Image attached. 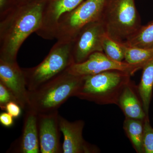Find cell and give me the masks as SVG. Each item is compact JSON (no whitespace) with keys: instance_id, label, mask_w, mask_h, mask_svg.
I'll return each mask as SVG.
<instances>
[{"instance_id":"obj_1","label":"cell","mask_w":153,"mask_h":153,"mask_svg":"<svg viewBox=\"0 0 153 153\" xmlns=\"http://www.w3.org/2000/svg\"><path fill=\"white\" fill-rule=\"evenodd\" d=\"M45 0L17 5L0 17V59L17 62L20 47L41 27Z\"/></svg>"},{"instance_id":"obj_2","label":"cell","mask_w":153,"mask_h":153,"mask_svg":"<svg viewBox=\"0 0 153 153\" xmlns=\"http://www.w3.org/2000/svg\"><path fill=\"white\" fill-rule=\"evenodd\" d=\"M83 77L70 74L66 70L36 89L29 91L27 110L37 114L57 111L68 99L75 96Z\"/></svg>"},{"instance_id":"obj_3","label":"cell","mask_w":153,"mask_h":153,"mask_svg":"<svg viewBox=\"0 0 153 153\" xmlns=\"http://www.w3.org/2000/svg\"><path fill=\"white\" fill-rule=\"evenodd\" d=\"M100 21L106 35L121 44L130 40L142 26L135 0H105Z\"/></svg>"},{"instance_id":"obj_4","label":"cell","mask_w":153,"mask_h":153,"mask_svg":"<svg viewBox=\"0 0 153 153\" xmlns=\"http://www.w3.org/2000/svg\"><path fill=\"white\" fill-rule=\"evenodd\" d=\"M128 72L110 70L83 76L75 96L97 104H117L124 87L131 81Z\"/></svg>"},{"instance_id":"obj_5","label":"cell","mask_w":153,"mask_h":153,"mask_svg":"<svg viewBox=\"0 0 153 153\" xmlns=\"http://www.w3.org/2000/svg\"><path fill=\"white\" fill-rule=\"evenodd\" d=\"M74 63L71 42L57 41L47 56L38 65L23 68L29 91L66 71Z\"/></svg>"},{"instance_id":"obj_6","label":"cell","mask_w":153,"mask_h":153,"mask_svg":"<svg viewBox=\"0 0 153 153\" xmlns=\"http://www.w3.org/2000/svg\"><path fill=\"white\" fill-rule=\"evenodd\" d=\"M105 0H85L74 10L60 17L54 31L57 41L71 42L89 23L100 21Z\"/></svg>"},{"instance_id":"obj_7","label":"cell","mask_w":153,"mask_h":153,"mask_svg":"<svg viewBox=\"0 0 153 153\" xmlns=\"http://www.w3.org/2000/svg\"><path fill=\"white\" fill-rule=\"evenodd\" d=\"M105 34L104 26L100 20L83 27L71 41L74 63L84 62L94 52H103L102 39Z\"/></svg>"},{"instance_id":"obj_8","label":"cell","mask_w":153,"mask_h":153,"mask_svg":"<svg viewBox=\"0 0 153 153\" xmlns=\"http://www.w3.org/2000/svg\"><path fill=\"white\" fill-rule=\"evenodd\" d=\"M142 67L124 62H117L111 59L103 52L91 54L84 62L74 63L67 69L70 74L78 76L94 75L110 70L126 71L132 75Z\"/></svg>"},{"instance_id":"obj_9","label":"cell","mask_w":153,"mask_h":153,"mask_svg":"<svg viewBox=\"0 0 153 153\" xmlns=\"http://www.w3.org/2000/svg\"><path fill=\"white\" fill-rule=\"evenodd\" d=\"M0 82L10 91L22 109L26 110L29 91L25 72L17 62H7L0 59Z\"/></svg>"},{"instance_id":"obj_10","label":"cell","mask_w":153,"mask_h":153,"mask_svg":"<svg viewBox=\"0 0 153 153\" xmlns=\"http://www.w3.org/2000/svg\"><path fill=\"white\" fill-rule=\"evenodd\" d=\"M85 0H45L42 24L36 34L46 40H53L54 31L60 17L76 8Z\"/></svg>"},{"instance_id":"obj_11","label":"cell","mask_w":153,"mask_h":153,"mask_svg":"<svg viewBox=\"0 0 153 153\" xmlns=\"http://www.w3.org/2000/svg\"><path fill=\"white\" fill-rule=\"evenodd\" d=\"M60 115L58 111L38 114V129L40 152L60 153Z\"/></svg>"},{"instance_id":"obj_12","label":"cell","mask_w":153,"mask_h":153,"mask_svg":"<svg viewBox=\"0 0 153 153\" xmlns=\"http://www.w3.org/2000/svg\"><path fill=\"white\" fill-rule=\"evenodd\" d=\"M60 131L63 135V153L97 152V148L85 141L82 137L84 122L79 120L70 122L60 115Z\"/></svg>"},{"instance_id":"obj_13","label":"cell","mask_w":153,"mask_h":153,"mask_svg":"<svg viewBox=\"0 0 153 153\" xmlns=\"http://www.w3.org/2000/svg\"><path fill=\"white\" fill-rule=\"evenodd\" d=\"M22 134L15 143V152L39 153L40 152L38 129V114L30 110H26Z\"/></svg>"},{"instance_id":"obj_14","label":"cell","mask_w":153,"mask_h":153,"mask_svg":"<svg viewBox=\"0 0 153 153\" xmlns=\"http://www.w3.org/2000/svg\"><path fill=\"white\" fill-rule=\"evenodd\" d=\"M134 85L130 81L122 91L117 104L126 117L144 120L147 116L140 99L137 94Z\"/></svg>"},{"instance_id":"obj_15","label":"cell","mask_w":153,"mask_h":153,"mask_svg":"<svg viewBox=\"0 0 153 153\" xmlns=\"http://www.w3.org/2000/svg\"><path fill=\"white\" fill-rule=\"evenodd\" d=\"M142 69L137 91L145 112L147 116H149L153 88V58L145 64Z\"/></svg>"},{"instance_id":"obj_16","label":"cell","mask_w":153,"mask_h":153,"mask_svg":"<svg viewBox=\"0 0 153 153\" xmlns=\"http://www.w3.org/2000/svg\"><path fill=\"white\" fill-rule=\"evenodd\" d=\"M144 120L126 117L124 123V129L134 149L138 153H144Z\"/></svg>"},{"instance_id":"obj_17","label":"cell","mask_w":153,"mask_h":153,"mask_svg":"<svg viewBox=\"0 0 153 153\" xmlns=\"http://www.w3.org/2000/svg\"><path fill=\"white\" fill-rule=\"evenodd\" d=\"M122 44L126 63L143 67L153 58V49H145Z\"/></svg>"},{"instance_id":"obj_18","label":"cell","mask_w":153,"mask_h":153,"mask_svg":"<svg viewBox=\"0 0 153 153\" xmlns=\"http://www.w3.org/2000/svg\"><path fill=\"white\" fill-rule=\"evenodd\" d=\"M125 45L145 49H153V21L142 25L136 34Z\"/></svg>"},{"instance_id":"obj_19","label":"cell","mask_w":153,"mask_h":153,"mask_svg":"<svg viewBox=\"0 0 153 153\" xmlns=\"http://www.w3.org/2000/svg\"><path fill=\"white\" fill-rule=\"evenodd\" d=\"M103 52L111 60L117 62H123L124 55L122 44L118 43L105 34L102 39Z\"/></svg>"},{"instance_id":"obj_20","label":"cell","mask_w":153,"mask_h":153,"mask_svg":"<svg viewBox=\"0 0 153 153\" xmlns=\"http://www.w3.org/2000/svg\"><path fill=\"white\" fill-rule=\"evenodd\" d=\"M143 148L144 153H153V128L150 123L149 116L144 120Z\"/></svg>"},{"instance_id":"obj_21","label":"cell","mask_w":153,"mask_h":153,"mask_svg":"<svg viewBox=\"0 0 153 153\" xmlns=\"http://www.w3.org/2000/svg\"><path fill=\"white\" fill-rule=\"evenodd\" d=\"M11 101H16L13 96L2 82H0V108L5 110L6 105Z\"/></svg>"},{"instance_id":"obj_22","label":"cell","mask_w":153,"mask_h":153,"mask_svg":"<svg viewBox=\"0 0 153 153\" xmlns=\"http://www.w3.org/2000/svg\"><path fill=\"white\" fill-rule=\"evenodd\" d=\"M22 108L16 102L11 101L6 105L4 111L11 115L14 118H17L21 114Z\"/></svg>"},{"instance_id":"obj_23","label":"cell","mask_w":153,"mask_h":153,"mask_svg":"<svg viewBox=\"0 0 153 153\" xmlns=\"http://www.w3.org/2000/svg\"><path fill=\"white\" fill-rule=\"evenodd\" d=\"M17 5L15 0H0V17L5 15Z\"/></svg>"},{"instance_id":"obj_24","label":"cell","mask_w":153,"mask_h":153,"mask_svg":"<svg viewBox=\"0 0 153 153\" xmlns=\"http://www.w3.org/2000/svg\"><path fill=\"white\" fill-rule=\"evenodd\" d=\"M14 118L7 111L2 112L0 114V123L2 125L5 127H10L13 125Z\"/></svg>"},{"instance_id":"obj_25","label":"cell","mask_w":153,"mask_h":153,"mask_svg":"<svg viewBox=\"0 0 153 153\" xmlns=\"http://www.w3.org/2000/svg\"><path fill=\"white\" fill-rule=\"evenodd\" d=\"M18 5L24 4L38 1V0H15Z\"/></svg>"}]
</instances>
